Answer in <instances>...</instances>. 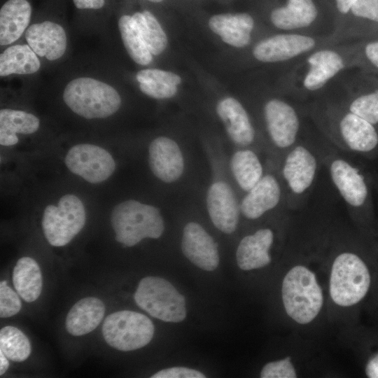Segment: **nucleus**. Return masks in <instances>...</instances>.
Listing matches in <instances>:
<instances>
[{"mask_svg":"<svg viewBox=\"0 0 378 378\" xmlns=\"http://www.w3.org/2000/svg\"><path fill=\"white\" fill-rule=\"evenodd\" d=\"M111 223L115 240L125 246H133L145 238L158 239L164 230L160 209L134 200H125L115 206Z\"/></svg>","mask_w":378,"mask_h":378,"instance_id":"f257e3e1","label":"nucleus"},{"mask_svg":"<svg viewBox=\"0 0 378 378\" xmlns=\"http://www.w3.org/2000/svg\"><path fill=\"white\" fill-rule=\"evenodd\" d=\"M63 99L77 115L87 118H105L121 106V97L111 85L90 77H78L64 88Z\"/></svg>","mask_w":378,"mask_h":378,"instance_id":"f03ea898","label":"nucleus"},{"mask_svg":"<svg viewBox=\"0 0 378 378\" xmlns=\"http://www.w3.org/2000/svg\"><path fill=\"white\" fill-rule=\"evenodd\" d=\"M281 294L287 314L300 324L313 321L323 306V292L316 276L304 266L297 265L288 271Z\"/></svg>","mask_w":378,"mask_h":378,"instance_id":"7ed1b4c3","label":"nucleus"},{"mask_svg":"<svg viewBox=\"0 0 378 378\" xmlns=\"http://www.w3.org/2000/svg\"><path fill=\"white\" fill-rule=\"evenodd\" d=\"M370 274L363 260L352 253H342L334 260L330 279V294L339 306L359 302L370 286Z\"/></svg>","mask_w":378,"mask_h":378,"instance_id":"20e7f679","label":"nucleus"},{"mask_svg":"<svg viewBox=\"0 0 378 378\" xmlns=\"http://www.w3.org/2000/svg\"><path fill=\"white\" fill-rule=\"evenodd\" d=\"M134 298L140 308L163 321L178 323L186 316L184 296L164 279L153 276L142 279Z\"/></svg>","mask_w":378,"mask_h":378,"instance_id":"39448f33","label":"nucleus"},{"mask_svg":"<svg viewBox=\"0 0 378 378\" xmlns=\"http://www.w3.org/2000/svg\"><path fill=\"white\" fill-rule=\"evenodd\" d=\"M154 330V325L149 318L129 310L109 314L102 326V335L107 344L122 351L145 346L151 341Z\"/></svg>","mask_w":378,"mask_h":378,"instance_id":"423d86ee","label":"nucleus"},{"mask_svg":"<svg viewBox=\"0 0 378 378\" xmlns=\"http://www.w3.org/2000/svg\"><path fill=\"white\" fill-rule=\"evenodd\" d=\"M86 220L81 200L76 195L62 196L57 206L48 205L43 214L44 235L53 246H63L70 242L83 229Z\"/></svg>","mask_w":378,"mask_h":378,"instance_id":"0eeeda50","label":"nucleus"},{"mask_svg":"<svg viewBox=\"0 0 378 378\" xmlns=\"http://www.w3.org/2000/svg\"><path fill=\"white\" fill-rule=\"evenodd\" d=\"M295 70L297 87L306 92L324 88L347 67V59L341 50L319 47L306 55Z\"/></svg>","mask_w":378,"mask_h":378,"instance_id":"6e6552de","label":"nucleus"},{"mask_svg":"<svg viewBox=\"0 0 378 378\" xmlns=\"http://www.w3.org/2000/svg\"><path fill=\"white\" fill-rule=\"evenodd\" d=\"M323 43L318 36L281 32L263 38L253 48V57L262 63H281L305 56Z\"/></svg>","mask_w":378,"mask_h":378,"instance_id":"1a4fd4ad","label":"nucleus"},{"mask_svg":"<svg viewBox=\"0 0 378 378\" xmlns=\"http://www.w3.org/2000/svg\"><path fill=\"white\" fill-rule=\"evenodd\" d=\"M64 162L72 173L91 183L106 181L115 169L112 155L104 148L90 144H78L71 148Z\"/></svg>","mask_w":378,"mask_h":378,"instance_id":"9d476101","label":"nucleus"},{"mask_svg":"<svg viewBox=\"0 0 378 378\" xmlns=\"http://www.w3.org/2000/svg\"><path fill=\"white\" fill-rule=\"evenodd\" d=\"M206 207L214 225L225 234L235 231L241 214L240 203L230 185L224 180H216L206 193Z\"/></svg>","mask_w":378,"mask_h":378,"instance_id":"9b49d317","label":"nucleus"},{"mask_svg":"<svg viewBox=\"0 0 378 378\" xmlns=\"http://www.w3.org/2000/svg\"><path fill=\"white\" fill-rule=\"evenodd\" d=\"M264 118L268 134L279 148H287L295 141L300 122L295 108L279 98H272L263 108Z\"/></svg>","mask_w":378,"mask_h":378,"instance_id":"f8f14e48","label":"nucleus"},{"mask_svg":"<svg viewBox=\"0 0 378 378\" xmlns=\"http://www.w3.org/2000/svg\"><path fill=\"white\" fill-rule=\"evenodd\" d=\"M320 16L318 0H284L272 10L270 19L283 32L307 34L306 31L318 22Z\"/></svg>","mask_w":378,"mask_h":378,"instance_id":"ddd939ff","label":"nucleus"},{"mask_svg":"<svg viewBox=\"0 0 378 378\" xmlns=\"http://www.w3.org/2000/svg\"><path fill=\"white\" fill-rule=\"evenodd\" d=\"M148 164L153 174L161 181L172 183L182 176L185 159L178 144L172 138L160 136L148 146Z\"/></svg>","mask_w":378,"mask_h":378,"instance_id":"4468645a","label":"nucleus"},{"mask_svg":"<svg viewBox=\"0 0 378 378\" xmlns=\"http://www.w3.org/2000/svg\"><path fill=\"white\" fill-rule=\"evenodd\" d=\"M181 250L195 265L206 271L215 270L219 264L218 244L196 222L188 223L183 230Z\"/></svg>","mask_w":378,"mask_h":378,"instance_id":"2eb2a0df","label":"nucleus"},{"mask_svg":"<svg viewBox=\"0 0 378 378\" xmlns=\"http://www.w3.org/2000/svg\"><path fill=\"white\" fill-rule=\"evenodd\" d=\"M216 111L227 136L235 145L246 147L254 141V127L239 101L232 97H224L217 103Z\"/></svg>","mask_w":378,"mask_h":378,"instance_id":"dca6fc26","label":"nucleus"},{"mask_svg":"<svg viewBox=\"0 0 378 378\" xmlns=\"http://www.w3.org/2000/svg\"><path fill=\"white\" fill-rule=\"evenodd\" d=\"M25 38L38 56L50 61L62 57L66 49L67 39L64 28L52 21L30 25L25 31Z\"/></svg>","mask_w":378,"mask_h":378,"instance_id":"f3484780","label":"nucleus"},{"mask_svg":"<svg viewBox=\"0 0 378 378\" xmlns=\"http://www.w3.org/2000/svg\"><path fill=\"white\" fill-rule=\"evenodd\" d=\"M316 170L314 155L304 146H297L287 155L282 173L292 192L302 194L312 186Z\"/></svg>","mask_w":378,"mask_h":378,"instance_id":"a211bd4d","label":"nucleus"},{"mask_svg":"<svg viewBox=\"0 0 378 378\" xmlns=\"http://www.w3.org/2000/svg\"><path fill=\"white\" fill-rule=\"evenodd\" d=\"M337 131L343 143L353 151L367 153L378 145L374 125L349 110L338 118Z\"/></svg>","mask_w":378,"mask_h":378,"instance_id":"6ab92c4d","label":"nucleus"},{"mask_svg":"<svg viewBox=\"0 0 378 378\" xmlns=\"http://www.w3.org/2000/svg\"><path fill=\"white\" fill-rule=\"evenodd\" d=\"M331 179L344 201L353 207L361 206L368 190L358 169L343 159L334 160L330 166Z\"/></svg>","mask_w":378,"mask_h":378,"instance_id":"aec40b11","label":"nucleus"},{"mask_svg":"<svg viewBox=\"0 0 378 378\" xmlns=\"http://www.w3.org/2000/svg\"><path fill=\"white\" fill-rule=\"evenodd\" d=\"M280 199L278 181L273 175L265 174L241 200V214L248 219H257L276 207Z\"/></svg>","mask_w":378,"mask_h":378,"instance_id":"412c9836","label":"nucleus"},{"mask_svg":"<svg viewBox=\"0 0 378 378\" xmlns=\"http://www.w3.org/2000/svg\"><path fill=\"white\" fill-rule=\"evenodd\" d=\"M254 26L253 18L247 13L217 14L209 20L211 30L235 48H244L250 43Z\"/></svg>","mask_w":378,"mask_h":378,"instance_id":"4be33fe9","label":"nucleus"},{"mask_svg":"<svg viewBox=\"0 0 378 378\" xmlns=\"http://www.w3.org/2000/svg\"><path fill=\"white\" fill-rule=\"evenodd\" d=\"M273 240V232L269 228L260 229L242 238L236 251L238 267L242 270H251L269 265Z\"/></svg>","mask_w":378,"mask_h":378,"instance_id":"5701e85b","label":"nucleus"},{"mask_svg":"<svg viewBox=\"0 0 378 378\" xmlns=\"http://www.w3.org/2000/svg\"><path fill=\"white\" fill-rule=\"evenodd\" d=\"M31 7L27 0H8L0 9V45L15 42L29 24Z\"/></svg>","mask_w":378,"mask_h":378,"instance_id":"b1692460","label":"nucleus"},{"mask_svg":"<svg viewBox=\"0 0 378 378\" xmlns=\"http://www.w3.org/2000/svg\"><path fill=\"white\" fill-rule=\"evenodd\" d=\"M105 313L103 302L94 297L84 298L70 309L65 327L74 336H81L94 330L102 321Z\"/></svg>","mask_w":378,"mask_h":378,"instance_id":"393cba45","label":"nucleus"},{"mask_svg":"<svg viewBox=\"0 0 378 378\" xmlns=\"http://www.w3.org/2000/svg\"><path fill=\"white\" fill-rule=\"evenodd\" d=\"M39 119L23 111L4 108L0 111V144L8 146L18 142L17 133L30 134L39 127Z\"/></svg>","mask_w":378,"mask_h":378,"instance_id":"a878e982","label":"nucleus"},{"mask_svg":"<svg viewBox=\"0 0 378 378\" xmlns=\"http://www.w3.org/2000/svg\"><path fill=\"white\" fill-rule=\"evenodd\" d=\"M41 67L38 55L28 44L11 46L0 55V76L27 75L37 72Z\"/></svg>","mask_w":378,"mask_h":378,"instance_id":"bb28decb","label":"nucleus"},{"mask_svg":"<svg viewBox=\"0 0 378 378\" xmlns=\"http://www.w3.org/2000/svg\"><path fill=\"white\" fill-rule=\"evenodd\" d=\"M14 287L27 302L36 300L42 290V274L38 263L30 257L20 258L13 272Z\"/></svg>","mask_w":378,"mask_h":378,"instance_id":"cd10ccee","label":"nucleus"},{"mask_svg":"<svg viewBox=\"0 0 378 378\" xmlns=\"http://www.w3.org/2000/svg\"><path fill=\"white\" fill-rule=\"evenodd\" d=\"M230 168L237 185L246 192L250 190L264 176L260 158L250 149L235 151L230 158Z\"/></svg>","mask_w":378,"mask_h":378,"instance_id":"c85d7f7f","label":"nucleus"},{"mask_svg":"<svg viewBox=\"0 0 378 378\" xmlns=\"http://www.w3.org/2000/svg\"><path fill=\"white\" fill-rule=\"evenodd\" d=\"M118 28L125 48L136 64L146 65L152 61V54L144 43L132 16L122 15Z\"/></svg>","mask_w":378,"mask_h":378,"instance_id":"c756f323","label":"nucleus"},{"mask_svg":"<svg viewBox=\"0 0 378 378\" xmlns=\"http://www.w3.org/2000/svg\"><path fill=\"white\" fill-rule=\"evenodd\" d=\"M132 17L150 53L161 54L167 46V37L156 18L148 10L136 12Z\"/></svg>","mask_w":378,"mask_h":378,"instance_id":"7c9ffc66","label":"nucleus"},{"mask_svg":"<svg viewBox=\"0 0 378 378\" xmlns=\"http://www.w3.org/2000/svg\"><path fill=\"white\" fill-rule=\"evenodd\" d=\"M0 350L8 359L22 362L29 356L31 349L29 339L20 330L8 326L0 330Z\"/></svg>","mask_w":378,"mask_h":378,"instance_id":"2f4dec72","label":"nucleus"},{"mask_svg":"<svg viewBox=\"0 0 378 378\" xmlns=\"http://www.w3.org/2000/svg\"><path fill=\"white\" fill-rule=\"evenodd\" d=\"M351 113L372 125L378 123V90L353 99L348 107Z\"/></svg>","mask_w":378,"mask_h":378,"instance_id":"473e14b6","label":"nucleus"},{"mask_svg":"<svg viewBox=\"0 0 378 378\" xmlns=\"http://www.w3.org/2000/svg\"><path fill=\"white\" fill-rule=\"evenodd\" d=\"M136 78L139 83H158L177 86L182 79L174 72L158 69H143L137 72Z\"/></svg>","mask_w":378,"mask_h":378,"instance_id":"72a5a7b5","label":"nucleus"},{"mask_svg":"<svg viewBox=\"0 0 378 378\" xmlns=\"http://www.w3.org/2000/svg\"><path fill=\"white\" fill-rule=\"evenodd\" d=\"M262 378H295V370L289 357L267 363L260 372Z\"/></svg>","mask_w":378,"mask_h":378,"instance_id":"f704fd0d","label":"nucleus"},{"mask_svg":"<svg viewBox=\"0 0 378 378\" xmlns=\"http://www.w3.org/2000/svg\"><path fill=\"white\" fill-rule=\"evenodd\" d=\"M22 303L18 295L7 285L0 284V316L8 318L17 314Z\"/></svg>","mask_w":378,"mask_h":378,"instance_id":"c9c22d12","label":"nucleus"},{"mask_svg":"<svg viewBox=\"0 0 378 378\" xmlns=\"http://www.w3.org/2000/svg\"><path fill=\"white\" fill-rule=\"evenodd\" d=\"M349 15L378 23V0H356Z\"/></svg>","mask_w":378,"mask_h":378,"instance_id":"e433bc0d","label":"nucleus"},{"mask_svg":"<svg viewBox=\"0 0 378 378\" xmlns=\"http://www.w3.org/2000/svg\"><path fill=\"white\" fill-rule=\"evenodd\" d=\"M141 91L147 96L157 99H169L176 95L177 86L158 83H139Z\"/></svg>","mask_w":378,"mask_h":378,"instance_id":"4c0bfd02","label":"nucleus"},{"mask_svg":"<svg viewBox=\"0 0 378 378\" xmlns=\"http://www.w3.org/2000/svg\"><path fill=\"white\" fill-rule=\"evenodd\" d=\"M151 378H204L201 372L186 368L173 367L160 370L150 377Z\"/></svg>","mask_w":378,"mask_h":378,"instance_id":"58836bf2","label":"nucleus"},{"mask_svg":"<svg viewBox=\"0 0 378 378\" xmlns=\"http://www.w3.org/2000/svg\"><path fill=\"white\" fill-rule=\"evenodd\" d=\"M338 19V28L349 14L356 0H326Z\"/></svg>","mask_w":378,"mask_h":378,"instance_id":"ea45409f","label":"nucleus"},{"mask_svg":"<svg viewBox=\"0 0 378 378\" xmlns=\"http://www.w3.org/2000/svg\"><path fill=\"white\" fill-rule=\"evenodd\" d=\"M364 54L368 60L378 69V41L368 43L365 46Z\"/></svg>","mask_w":378,"mask_h":378,"instance_id":"a19ab883","label":"nucleus"},{"mask_svg":"<svg viewBox=\"0 0 378 378\" xmlns=\"http://www.w3.org/2000/svg\"><path fill=\"white\" fill-rule=\"evenodd\" d=\"M73 2L79 9H99L105 4V0H73Z\"/></svg>","mask_w":378,"mask_h":378,"instance_id":"79ce46f5","label":"nucleus"},{"mask_svg":"<svg viewBox=\"0 0 378 378\" xmlns=\"http://www.w3.org/2000/svg\"><path fill=\"white\" fill-rule=\"evenodd\" d=\"M365 372L368 377L378 378V353L369 359Z\"/></svg>","mask_w":378,"mask_h":378,"instance_id":"37998d69","label":"nucleus"},{"mask_svg":"<svg viewBox=\"0 0 378 378\" xmlns=\"http://www.w3.org/2000/svg\"><path fill=\"white\" fill-rule=\"evenodd\" d=\"M8 358L0 350V375H3L9 367Z\"/></svg>","mask_w":378,"mask_h":378,"instance_id":"c03bdc74","label":"nucleus"},{"mask_svg":"<svg viewBox=\"0 0 378 378\" xmlns=\"http://www.w3.org/2000/svg\"><path fill=\"white\" fill-rule=\"evenodd\" d=\"M147 1H150V2H154V3H159V2L162 1L163 0H147Z\"/></svg>","mask_w":378,"mask_h":378,"instance_id":"a18cd8bd","label":"nucleus"},{"mask_svg":"<svg viewBox=\"0 0 378 378\" xmlns=\"http://www.w3.org/2000/svg\"><path fill=\"white\" fill-rule=\"evenodd\" d=\"M7 281H1L0 284H2V285H7Z\"/></svg>","mask_w":378,"mask_h":378,"instance_id":"49530a36","label":"nucleus"}]
</instances>
